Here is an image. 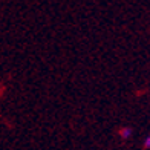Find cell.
<instances>
[{
  "mask_svg": "<svg viewBox=\"0 0 150 150\" xmlns=\"http://www.w3.org/2000/svg\"><path fill=\"white\" fill-rule=\"evenodd\" d=\"M130 135H132L130 129H122V130H121V136H122V138H129Z\"/></svg>",
  "mask_w": 150,
  "mask_h": 150,
  "instance_id": "6da1fadb",
  "label": "cell"
},
{
  "mask_svg": "<svg viewBox=\"0 0 150 150\" xmlns=\"http://www.w3.org/2000/svg\"><path fill=\"white\" fill-rule=\"evenodd\" d=\"M144 147H146V149H150V136H147V138H146V142H144Z\"/></svg>",
  "mask_w": 150,
  "mask_h": 150,
  "instance_id": "7a4b0ae2",
  "label": "cell"
}]
</instances>
